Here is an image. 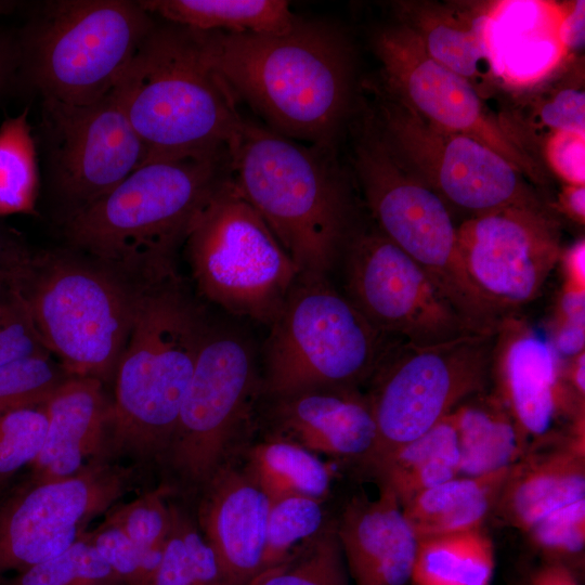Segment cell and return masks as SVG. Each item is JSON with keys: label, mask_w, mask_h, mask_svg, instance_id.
Masks as SVG:
<instances>
[{"label": "cell", "mask_w": 585, "mask_h": 585, "mask_svg": "<svg viewBox=\"0 0 585 585\" xmlns=\"http://www.w3.org/2000/svg\"><path fill=\"white\" fill-rule=\"evenodd\" d=\"M235 100L288 139L334 150L351 108L353 53L334 25L298 18L278 35L195 30Z\"/></svg>", "instance_id": "obj_1"}, {"label": "cell", "mask_w": 585, "mask_h": 585, "mask_svg": "<svg viewBox=\"0 0 585 585\" xmlns=\"http://www.w3.org/2000/svg\"><path fill=\"white\" fill-rule=\"evenodd\" d=\"M209 325L179 273L143 288L112 380L103 461L158 469Z\"/></svg>", "instance_id": "obj_2"}, {"label": "cell", "mask_w": 585, "mask_h": 585, "mask_svg": "<svg viewBox=\"0 0 585 585\" xmlns=\"http://www.w3.org/2000/svg\"><path fill=\"white\" fill-rule=\"evenodd\" d=\"M230 177L229 153L146 161L63 221L67 247L138 285L176 275L193 220Z\"/></svg>", "instance_id": "obj_3"}, {"label": "cell", "mask_w": 585, "mask_h": 585, "mask_svg": "<svg viewBox=\"0 0 585 585\" xmlns=\"http://www.w3.org/2000/svg\"><path fill=\"white\" fill-rule=\"evenodd\" d=\"M229 157L231 180L299 271L329 276L356 229L352 195L334 150L244 118Z\"/></svg>", "instance_id": "obj_4"}, {"label": "cell", "mask_w": 585, "mask_h": 585, "mask_svg": "<svg viewBox=\"0 0 585 585\" xmlns=\"http://www.w3.org/2000/svg\"><path fill=\"white\" fill-rule=\"evenodd\" d=\"M112 93L146 161L226 154L244 120L195 31L168 22L155 23Z\"/></svg>", "instance_id": "obj_5"}, {"label": "cell", "mask_w": 585, "mask_h": 585, "mask_svg": "<svg viewBox=\"0 0 585 585\" xmlns=\"http://www.w3.org/2000/svg\"><path fill=\"white\" fill-rule=\"evenodd\" d=\"M13 283L66 370L112 382L147 285L68 247L31 252Z\"/></svg>", "instance_id": "obj_6"}, {"label": "cell", "mask_w": 585, "mask_h": 585, "mask_svg": "<svg viewBox=\"0 0 585 585\" xmlns=\"http://www.w3.org/2000/svg\"><path fill=\"white\" fill-rule=\"evenodd\" d=\"M261 376L249 338L211 324L199 350L168 448L157 469L170 498L190 507L214 473L249 445Z\"/></svg>", "instance_id": "obj_7"}, {"label": "cell", "mask_w": 585, "mask_h": 585, "mask_svg": "<svg viewBox=\"0 0 585 585\" xmlns=\"http://www.w3.org/2000/svg\"><path fill=\"white\" fill-rule=\"evenodd\" d=\"M354 170L375 226L412 258L476 330L502 318L471 280L447 205L390 147L373 119L354 144Z\"/></svg>", "instance_id": "obj_8"}, {"label": "cell", "mask_w": 585, "mask_h": 585, "mask_svg": "<svg viewBox=\"0 0 585 585\" xmlns=\"http://www.w3.org/2000/svg\"><path fill=\"white\" fill-rule=\"evenodd\" d=\"M263 350L260 398L367 384L396 341L374 327L329 276L300 272Z\"/></svg>", "instance_id": "obj_9"}, {"label": "cell", "mask_w": 585, "mask_h": 585, "mask_svg": "<svg viewBox=\"0 0 585 585\" xmlns=\"http://www.w3.org/2000/svg\"><path fill=\"white\" fill-rule=\"evenodd\" d=\"M155 23L139 1H47L17 39L20 67L41 98L92 104L112 93Z\"/></svg>", "instance_id": "obj_10"}, {"label": "cell", "mask_w": 585, "mask_h": 585, "mask_svg": "<svg viewBox=\"0 0 585 585\" xmlns=\"http://www.w3.org/2000/svg\"><path fill=\"white\" fill-rule=\"evenodd\" d=\"M183 246L199 295L270 326L300 271L231 177L193 220Z\"/></svg>", "instance_id": "obj_11"}, {"label": "cell", "mask_w": 585, "mask_h": 585, "mask_svg": "<svg viewBox=\"0 0 585 585\" xmlns=\"http://www.w3.org/2000/svg\"><path fill=\"white\" fill-rule=\"evenodd\" d=\"M495 333H472L435 344L401 340L386 352L365 393L377 445L365 470L434 427L467 398L486 390Z\"/></svg>", "instance_id": "obj_12"}, {"label": "cell", "mask_w": 585, "mask_h": 585, "mask_svg": "<svg viewBox=\"0 0 585 585\" xmlns=\"http://www.w3.org/2000/svg\"><path fill=\"white\" fill-rule=\"evenodd\" d=\"M372 117L394 153L468 218L511 206H547L508 160L479 141L424 120L382 88Z\"/></svg>", "instance_id": "obj_13"}, {"label": "cell", "mask_w": 585, "mask_h": 585, "mask_svg": "<svg viewBox=\"0 0 585 585\" xmlns=\"http://www.w3.org/2000/svg\"><path fill=\"white\" fill-rule=\"evenodd\" d=\"M127 464L94 461L60 480H25L0 502V576L54 557L81 538L94 519L141 487Z\"/></svg>", "instance_id": "obj_14"}, {"label": "cell", "mask_w": 585, "mask_h": 585, "mask_svg": "<svg viewBox=\"0 0 585 585\" xmlns=\"http://www.w3.org/2000/svg\"><path fill=\"white\" fill-rule=\"evenodd\" d=\"M339 262L344 296L382 334L427 346L478 333L424 270L375 225L355 229Z\"/></svg>", "instance_id": "obj_15"}, {"label": "cell", "mask_w": 585, "mask_h": 585, "mask_svg": "<svg viewBox=\"0 0 585 585\" xmlns=\"http://www.w3.org/2000/svg\"><path fill=\"white\" fill-rule=\"evenodd\" d=\"M41 99L47 180L65 221L110 192L147 156L113 93L87 105Z\"/></svg>", "instance_id": "obj_16"}, {"label": "cell", "mask_w": 585, "mask_h": 585, "mask_svg": "<svg viewBox=\"0 0 585 585\" xmlns=\"http://www.w3.org/2000/svg\"><path fill=\"white\" fill-rule=\"evenodd\" d=\"M381 88L429 123L468 135L499 154L526 178L541 182L543 170L506 119L495 117L476 88L433 60L403 25L374 37Z\"/></svg>", "instance_id": "obj_17"}, {"label": "cell", "mask_w": 585, "mask_h": 585, "mask_svg": "<svg viewBox=\"0 0 585 585\" xmlns=\"http://www.w3.org/2000/svg\"><path fill=\"white\" fill-rule=\"evenodd\" d=\"M457 238L471 280L505 317L540 295L562 252L547 206H511L468 218L457 226Z\"/></svg>", "instance_id": "obj_18"}, {"label": "cell", "mask_w": 585, "mask_h": 585, "mask_svg": "<svg viewBox=\"0 0 585 585\" xmlns=\"http://www.w3.org/2000/svg\"><path fill=\"white\" fill-rule=\"evenodd\" d=\"M491 375L497 396L526 438L530 450L563 438L561 418L584 415L578 399L563 377L562 359L549 338L512 315L496 329Z\"/></svg>", "instance_id": "obj_19"}, {"label": "cell", "mask_w": 585, "mask_h": 585, "mask_svg": "<svg viewBox=\"0 0 585 585\" xmlns=\"http://www.w3.org/2000/svg\"><path fill=\"white\" fill-rule=\"evenodd\" d=\"M264 435L292 441L315 455L366 468L377 445L369 401L360 388L323 387L263 400Z\"/></svg>", "instance_id": "obj_20"}, {"label": "cell", "mask_w": 585, "mask_h": 585, "mask_svg": "<svg viewBox=\"0 0 585 585\" xmlns=\"http://www.w3.org/2000/svg\"><path fill=\"white\" fill-rule=\"evenodd\" d=\"M191 508L226 585H248L262 566L269 497L232 464L214 473Z\"/></svg>", "instance_id": "obj_21"}, {"label": "cell", "mask_w": 585, "mask_h": 585, "mask_svg": "<svg viewBox=\"0 0 585 585\" xmlns=\"http://www.w3.org/2000/svg\"><path fill=\"white\" fill-rule=\"evenodd\" d=\"M370 499L353 496L336 520V532L353 585H411L418 537L394 493L379 485Z\"/></svg>", "instance_id": "obj_22"}, {"label": "cell", "mask_w": 585, "mask_h": 585, "mask_svg": "<svg viewBox=\"0 0 585 585\" xmlns=\"http://www.w3.org/2000/svg\"><path fill=\"white\" fill-rule=\"evenodd\" d=\"M48 428L43 446L26 480L44 482L72 477L101 461L110 408L104 384L72 376L43 404Z\"/></svg>", "instance_id": "obj_23"}, {"label": "cell", "mask_w": 585, "mask_h": 585, "mask_svg": "<svg viewBox=\"0 0 585 585\" xmlns=\"http://www.w3.org/2000/svg\"><path fill=\"white\" fill-rule=\"evenodd\" d=\"M585 498V442L563 437L512 465L491 514L526 532L549 512Z\"/></svg>", "instance_id": "obj_24"}, {"label": "cell", "mask_w": 585, "mask_h": 585, "mask_svg": "<svg viewBox=\"0 0 585 585\" xmlns=\"http://www.w3.org/2000/svg\"><path fill=\"white\" fill-rule=\"evenodd\" d=\"M394 12L433 60L470 82L483 99L494 91L486 16L424 0L398 1Z\"/></svg>", "instance_id": "obj_25"}, {"label": "cell", "mask_w": 585, "mask_h": 585, "mask_svg": "<svg viewBox=\"0 0 585 585\" xmlns=\"http://www.w3.org/2000/svg\"><path fill=\"white\" fill-rule=\"evenodd\" d=\"M457 432L459 476H482L510 468L530 444L495 392L486 390L451 412Z\"/></svg>", "instance_id": "obj_26"}, {"label": "cell", "mask_w": 585, "mask_h": 585, "mask_svg": "<svg viewBox=\"0 0 585 585\" xmlns=\"http://www.w3.org/2000/svg\"><path fill=\"white\" fill-rule=\"evenodd\" d=\"M508 470L457 476L429 487L402 506L404 517L418 540L482 528Z\"/></svg>", "instance_id": "obj_27"}, {"label": "cell", "mask_w": 585, "mask_h": 585, "mask_svg": "<svg viewBox=\"0 0 585 585\" xmlns=\"http://www.w3.org/2000/svg\"><path fill=\"white\" fill-rule=\"evenodd\" d=\"M389 487L401 507L420 492L459 476V448L450 413L417 439L401 445L367 470Z\"/></svg>", "instance_id": "obj_28"}, {"label": "cell", "mask_w": 585, "mask_h": 585, "mask_svg": "<svg viewBox=\"0 0 585 585\" xmlns=\"http://www.w3.org/2000/svg\"><path fill=\"white\" fill-rule=\"evenodd\" d=\"M152 16L199 31L278 35L298 17L283 0H140Z\"/></svg>", "instance_id": "obj_29"}, {"label": "cell", "mask_w": 585, "mask_h": 585, "mask_svg": "<svg viewBox=\"0 0 585 585\" xmlns=\"http://www.w3.org/2000/svg\"><path fill=\"white\" fill-rule=\"evenodd\" d=\"M243 457L242 468L270 502L289 495L325 500L329 494V467L292 441L264 435L260 442L249 444Z\"/></svg>", "instance_id": "obj_30"}, {"label": "cell", "mask_w": 585, "mask_h": 585, "mask_svg": "<svg viewBox=\"0 0 585 585\" xmlns=\"http://www.w3.org/2000/svg\"><path fill=\"white\" fill-rule=\"evenodd\" d=\"M494 544L484 528L418 540L411 585H491Z\"/></svg>", "instance_id": "obj_31"}, {"label": "cell", "mask_w": 585, "mask_h": 585, "mask_svg": "<svg viewBox=\"0 0 585 585\" xmlns=\"http://www.w3.org/2000/svg\"><path fill=\"white\" fill-rule=\"evenodd\" d=\"M28 110L0 126V217L36 213L39 169Z\"/></svg>", "instance_id": "obj_32"}, {"label": "cell", "mask_w": 585, "mask_h": 585, "mask_svg": "<svg viewBox=\"0 0 585 585\" xmlns=\"http://www.w3.org/2000/svg\"><path fill=\"white\" fill-rule=\"evenodd\" d=\"M332 519L312 538L296 546L278 564L259 572L248 585H350Z\"/></svg>", "instance_id": "obj_33"}, {"label": "cell", "mask_w": 585, "mask_h": 585, "mask_svg": "<svg viewBox=\"0 0 585 585\" xmlns=\"http://www.w3.org/2000/svg\"><path fill=\"white\" fill-rule=\"evenodd\" d=\"M583 66L564 69L545 81L518 109L525 130L585 133V91ZM518 117V118H520Z\"/></svg>", "instance_id": "obj_34"}, {"label": "cell", "mask_w": 585, "mask_h": 585, "mask_svg": "<svg viewBox=\"0 0 585 585\" xmlns=\"http://www.w3.org/2000/svg\"><path fill=\"white\" fill-rule=\"evenodd\" d=\"M86 533L61 554L17 572L10 578L0 580V585L123 584Z\"/></svg>", "instance_id": "obj_35"}, {"label": "cell", "mask_w": 585, "mask_h": 585, "mask_svg": "<svg viewBox=\"0 0 585 585\" xmlns=\"http://www.w3.org/2000/svg\"><path fill=\"white\" fill-rule=\"evenodd\" d=\"M324 499L289 495L270 502L261 570L282 562L301 543L318 534L329 522Z\"/></svg>", "instance_id": "obj_36"}, {"label": "cell", "mask_w": 585, "mask_h": 585, "mask_svg": "<svg viewBox=\"0 0 585 585\" xmlns=\"http://www.w3.org/2000/svg\"><path fill=\"white\" fill-rule=\"evenodd\" d=\"M102 519L118 526L140 549L161 552L170 529L169 493L158 484L144 489L133 499L113 506Z\"/></svg>", "instance_id": "obj_37"}, {"label": "cell", "mask_w": 585, "mask_h": 585, "mask_svg": "<svg viewBox=\"0 0 585 585\" xmlns=\"http://www.w3.org/2000/svg\"><path fill=\"white\" fill-rule=\"evenodd\" d=\"M525 533L545 562L580 569L585 548V498L549 512Z\"/></svg>", "instance_id": "obj_38"}, {"label": "cell", "mask_w": 585, "mask_h": 585, "mask_svg": "<svg viewBox=\"0 0 585 585\" xmlns=\"http://www.w3.org/2000/svg\"><path fill=\"white\" fill-rule=\"evenodd\" d=\"M72 376L52 355L0 365V415L46 403Z\"/></svg>", "instance_id": "obj_39"}, {"label": "cell", "mask_w": 585, "mask_h": 585, "mask_svg": "<svg viewBox=\"0 0 585 585\" xmlns=\"http://www.w3.org/2000/svg\"><path fill=\"white\" fill-rule=\"evenodd\" d=\"M43 404L0 415V490H5L13 476L39 455L48 428Z\"/></svg>", "instance_id": "obj_40"}, {"label": "cell", "mask_w": 585, "mask_h": 585, "mask_svg": "<svg viewBox=\"0 0 585 585\" xmlns=\"http://www.w3.org/2000/svg\"><path fill=\"white\" fill-rule=\"evenodd\" d=\"M86 536L125 585H153L164 550L140 549L118 526L103 519Z\"/></svg>", "instance_id": "obj_41"}, {"label": "cell", "mask_w": 585, "mask_h": 585, "mask_svg": "<svg viewBox=\"0 0 585 585\" xmlns=\"http://www.w3.org/2000/svg\"><path fill=\"white\" fill-rule=\"evenodd\" d=\"M169 509L196 585H226L218 559L203 536L192 508L179 499L169 498Z\"/></svg>", "instance_id": "obj_42"}, {"label": "cell", "mask_w": 585, "mask_h": 585, "mask_svg": "<svg viewBox=\"0 0 585 585\" xmlns=\"http://www.w3.org/2000/svg\"><path fill=\"white\" fill-rule=\"evenodd\" d=\"M51 355L21 297L14 311L0 325V365Z\"/></svg>", "instance_id": "obj_43"}, {"label": "cell", "mask_w": 585, "mask_h": 585, "mask_svg": "<svg viewBox=\"0 0 585 585\" xmlns=\"http://www.w3.org/2000/svg\"><path fill=\"white\" fill-rule=\"evenodd\" d=\"M584 147L585 134L554 132L545 140L546 162L567 184H584Z\"/></svg>", "instance_id": "obj_44"}, {"label": "cell", "mask_w": 585, "mask_h": 585, "mask_svg": "<svg viewBox=\"0 0 585 585\" xmlns=\"http://www.w3.org/2000/svg\"><path fill=\"white\" fill-rule=\"evenodd\" d=\"M153 585H196L180 533L170 516V529Z\"/></svg>", "instance_id": "obj_45"}, {"label": "cell", "mask_w": 585, "mask_h": 585, "mask_svg": "<svg viewBox=\"0 0 585 585\" xmlns=\"http://www.w3.org/2000/svg\"><path fill=\"white\" fill-rule=\"evenodd\" d=\"M31 252L20 234L0 224V282L13 281Z\"/></svg>", "instance_id": "obj_46"}, {"label": "cell", "mask_w": 585, "mask_h": 585, "mask_svg": "<svg viewBox=\"0 0 585 585\" xmlns=\"http://www.w3.org/2000/svg\"><path fill=\"white\" fill-rule=\"evenodd\" d=\"M554 324L585 325V289L562 286L556 304Z\"/></svg>", "instance_id": "obj_47"}, {"label": "cell", "mask_w": 585, "mask_h": 585, "mask_svg": "<svg viewBox=\"0 0 585 585\" xmlns=\"http://www.w3.org/2000/svg\"><path fill=\"white\" fill-rule=\"evenodd\" d=\"M559 261L563 265L566 286L585 289V240L578 239L564 251Z\"/></svg>", "instance_id": "obj_48"}, {"label": "cell", "mask_w": 585, "mask_h": 585, "mask_svg": "<svg viewBox=\"0 0 585 585\" xmlns=\"http://www.w3.org/2000/svg\"><path fill=\"white\" fill-rule=\"evenodd\" d=\"M560 39L566 48L582 49L584 46V1H576L560 26Z\"/></svg>", "instance_id": "obj_49"}, {"label": "cell", "mask_w": 585, "mask_h": 585, "mask_svg": "<svg viewBox=\"0 0 585 585\" xmlns=\"http://www.w3.org/2000/svg\"><path fill=\"white\" fill-rule=\"evenodd\" d=\"M559 209L570 219L584 224L585 221V186L584 184H567L558 196Z\"/></svg>", "instance_id": "obj_50"}, {"label": "cell", "mask_w": 585, "mask_h": 585, "mask_svg": "<svg viewBox=\"0 0 585 585\" xmlns=\"http://www.w3.org/2000/svg\"><path fill=\"white\" fill-rule=\"evenodd\" d=\"M20 67L18 40L0 34V93Z\"/></svg>", "instance_id": "obj_51"}, {"label": "cell", "mask_w": 585, "mask_h": 585, "mask_svg": "<svg viewBox=\"0 0 585 585\" xmlns=\"http://www.w3.org/2000/svg\"><path fill=\"white\" fill-rule=\"evenodd\" d=\"M563 377L571 391L581 400L585 398V353L570 359L569 364L563 366Z\"/></svg>", "instance_id": "obj_52"}, {"label": "cell", "mask_w": 585, "mask_h": 585, "mask_svg": "<svg viewBox=\"0 0 585 585\" xmlns=\"http://www.w3.org/2000/svg\"><path fill=\"white\" fill-rule=\"evenodd\" d=\"M21 301L13 281L0 282V325L10 316Z\"/></svg>", "instance_id": "obj_53"}, {"label": "cell", "mask_w": 585, "mask_h": 585, "mask_svg": "<svg viewBox=\"0 0 585 585\" xmlns=\"http://www.w3.org/2000/svg\"><path fill=\"white\" fill-rule=\"evenodd\" d=\"M12 4L11 2L0 1V14L3 13L4 9Z\"/></svg>", "instance_id": "obj_54"}, {"label": "cell", "mask_w": 585, "mask_h": 585, "mask_svg": "<svg viewBox=\"0 0 585 585\" xmlns=\"http://www.w3.org/2000/svg\"><path fill=\"white\" fill-rule=\"evenodd\" d=\"M5 490H0V500L3 498V496L5 495Z\"/></svg>", "instance_id": "obj_55"}, {"label": "cell", "mask_w": 585, "mask_h": 585, "mask_svg": "<svg viewBox=\"0 0 585 585\" xmlns=\"http://www.w3.org/2000/svg\"><path fill=\"white\" fill-rule=\"evenodd\" d=\"M117 585H125V584H117Z\"/></svg>", "instance_id": "obj_56"}]
</instances>
